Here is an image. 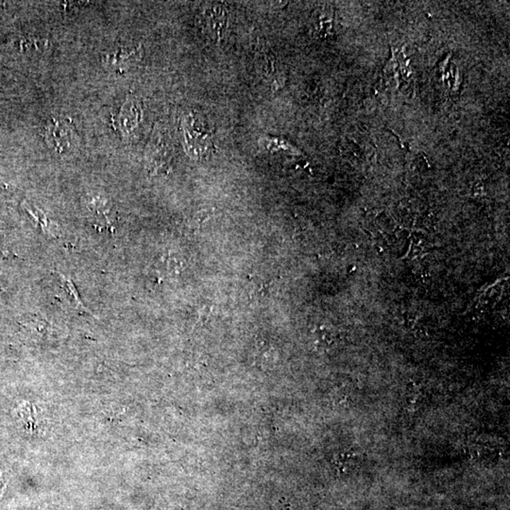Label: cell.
I'll return each mask as SVG.
<instances>
[{"mask_svg": "<svg viewBox=\"0 0 510 510\" xmlns=\"http://www.w3.org/2000/svg\"><path fill=\"white\" fill-rule=\"evenodd\" d=\"M260 54H261L262 68L263 71H264V74L269 78L276 76V79H277L279 83H280V80H279L280 77L275 72L277 67H276L274 55L269 49H265V47H262L260 49Z\"/></svg>", "mask_w": 510, "mask_h": 510, "instance_id": "cell-6", "label": "cell"}, {"mask_svg": "<svg viewBox=\"0 0 510 510\" xmlns=\"http://www.w3.org/2000/svg\"><path fill=\"white\" fill-rule=\"evenodd\" d=\"M57 274L59 276L60 286H62L65 293H67V299L68 301L70 302L71 306L74 307L75 309L81 310V311L88 312L90 313L91 315H93L90 311H89L88 307L84 306L80 295H79L77 288H76L72 280H71L69 277H67V276L62 274V273L57 272Z\"/></svg>", "mask_w": 510, "mask_h": 510, "instance_id": "cell-4", "label": "cell"}, {"mask_svg": "<svg viewBox=\"0 0 510 510\" xmlns=\"http://www.w3.org/2000/svg\"><path fill=\"white\" fill-rule=\"evenodd\" d=\"M6 254L7 252H5V249H3V248H2V246L0 245V255H1V256H3V255Z\"/></svg>", "mask_w": 510, "mask_h": 510, "instance_id": "cell-7", "label": "cell"}, {"mask_svg": "<svg viewBox=\"0 0 510 510\" xmlns=\"http://www.w3.org/2000/svg\"><path fill=\"white\" fill-rule=\"evenodd\" d=\"M204 20L205 30L212 39L222 40L227 25V12L222 5H212L204 10Z\"/></svg>", "mask_w": 510, "mask_h": 510, "instance_id": "cell-2", "label": "cell"}, {"mask_svg": "<svg viewBox=\"0 0 510 510\" xmlns=\"http://www.w3.org/2000/svg\"><path fill=\"white\" fill-rule=\"evenodd\" d=\"M186 124V142L191 156L202 159L212 148L211 133L206 125L202 123L201 118L193 115Z\"/></svg>", "mask_w": 510, "mask_h": 510, "instance_id": "cell-1", "label": "cell"}, {"mask_svg": "<svg viewBox=\"0 0 510 510\" xmlns=\"http://www.w3.org/2000/svg\"><path fill=\"white\" fill-rule=\"evenodd\" d=\"M25 210L33 218L36 224L40 226L44 233L49 236H54V238L59 236V229H58L56 223L52 222L51 218L47 217V215L43 211L36 208V207L31 206L28 204H25Z\"/></svg>", "mask_w": 510, "mask_h": 510, "instance_id": "cell-3", "label": "cell"}, {"mask_svg": "<svg viewBox=\"0 0 510 510\" xmlns=\"http://www.w3.org/2000/svg\"><path fill=\"white\" fill-rule=\"evenodd\" d=\"M18 413L20 414L21 420H22L26 429L30 431V432H34L35 429H38V411H36L35 407L26 403L20 406Z\"/></svg>", "mask_w": 510, "mask_h": 510, "instance_id": "cell-5", "label": "cell"}]
</instances>
